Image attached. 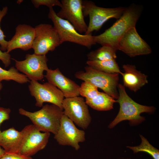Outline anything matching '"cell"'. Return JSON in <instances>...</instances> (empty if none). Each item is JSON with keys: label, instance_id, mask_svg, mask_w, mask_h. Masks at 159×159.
I'll return each mask as SVG.
<instances>
[{"label": "cell", "instance_id": "cell-20", "mask_svg": "<svg viewBox=\"0 0 159 159\" xmlns=\"http://www.w3.org/2000/svg\"><path fill=\"white\" fill-rule=\"evenodd\" d=\"M86 63L95 69L106 73L121 75L122 73L115 59L103 61L87 60Z\"/></svg>", "mask_w": 159, "mask_h": 159}, {"label": "cell", "instance_id": "cell-31", "mask_svg": "<svg viewBox=\"0 0 159 159\" xmlns=\"http://www.w3.org/2000/svg\"><path fill=\"white\" fill-rule=\"evenodd\" d=\"M3 87L2 84L1 82H0V92L2 89ZM1 100V97L0 96V100Z\"/></svg>", "mask_w": 159, "mask_h": 159}, {"label": "cell", "instance_id": "cell-27", "mask_svg": "<svg viewBox=\"0 0 159 159\" xmlns=\"http://www.w3.org/2000/svg\"><path fill=\"white\" fill-rule=\"evenodd\" d=\"M0 159H33L31 157L26 156L19 153H6Z\"/></svg>", "mask_w": 159, "mask_h": 159}, {"label": "cell", "instance_id": "cell-16", "mask_svg": "<svg viewBox=\"0 0 159 159\" xmlns=\"http://www.w3.org/2000/svg\"><path fill=\"white\" fill-rule=\"evenodd\" d=\"M35 36L34 28L26 24L18 25L15 34L8 41L6 52L9 53L16 49L26 51L32 48Z\"/></svg>", "mask_w": 159, "mask_h": 159}, {"label": "cell", "instance_id": "cell-26", "mask_svg": "<svg viewBox=\"0 0 159 159\" xmlns=\"http://www.w3.org/2000/svg\"><path fill=\"white\" fill-rule=\"evenodd\" d=\"M31 2L36 8H38L41 5L46 6L49 8H53L54 6H58L61 7V2L58 0H32Z\"/></svg>", "mask_w": 159, "mask_h": 159}, {"label": "cell", "instance_id": "cell-17", "mask_svg": "<svg viewBox=\"0 0 159 159\" xmlns=\"http://www.w3.org/2000/svg\"><path fill=\"white\" fill-rule=\"evenodd\" d=\"M124 70L121 74L123 85L131 91L135 92L148 84V76L136 69L134 65L126 64L122 67Z\"/></svg>", "mask_w": 159, "mask_h": 159}, {"label": "cell", "instance_id": "cell-3", "mask_svg": "<svg viewBox=\"0 0 159 159\" xmlns=\"http://www.w3.org/2000/svg\"><path fill=\"white\" fill-rule=\"evenodd\" d=\"M19 113L29 118L33 125L39 130L52 132L54 135L59 129L63 110L54 104H46L41 109L31 112L22 108L19 110Z\"/></svg>", "mask_w": 159, "mask_h": 159}, {"label": "cell", "instance_id": "cell-5", "mask_svg": "<svg viewBox=\"0 0 159 159\" xmlns=\"http://www.w3.org/2000/svg\"><path fill=\"white\" fill-rule=\"evenodd\" d=\"M126 8H105L98 6L93 2L82 1V10L84 17L89 16L90 21L85 35L91 34L94 31L99 30L104 23L110 19H119Z\"/></svg>", "mask_w": 159, "mask_h": 159}, {"label": "cell", "instance_id": "cell-32", "mask_svg": "<svg viewBox=\"0 0 159 159\" xmlns=\"http://www.w3.org/2000/svg\"><path fill=\"white\" fill-rule=\"evenodd\" d=\"M22 1H22V0H21V1L19 0V1H17V3L18 4H20L21 2H22Z\"/></svg>", "mask_w": 159, "mask_h": 159}, {"label": "cell", "instance_id": "cell-6", "mask_svg": "<svg viewBox=\"0 0 159 159\" xmlns=\"http://www.w3.org/2000/svg\"><path fill=\"white\" fill-rule=\"evenodd\" d=\"M48 17L52 21L57 32L61 44L69 42L90 49L92 45L96 44L92 34L83 35L78 33L68 21L58 17L53 8H49Z\"/></svg>", "mask_w": 159, "mask_h": 159}, {"label": "cell", "instance_id": "cell-24", "mask_svg": "<svg viewBox=\"0 0 159 159\" xmlns=\"http://www.w3.org/2000/svg\"><path fill=\"white\" fill-rule=\"evenodd\" d=\"M99 92L97 87L87 82L84 81L80 86V95L85 97L86 99H93L97 96Z\"/></svg>", "mask_w": 159, "mask_h": 159}, {"label": "cell", "instance_id": "cell-7", "mask_svg": "<svg viewBox=\"0 0 159 159\" xmlns=\"http://www.w3.org/2000/svg\"><path fill=\"white\" fill-rule=\"evenodd\" d=\"M34 28L35 36L32 48L34 54L46 55L61 44L57 32L52 25L41 24Z\"/></svg>", "mask_w": 159, "mask_h": 159}, {"label": "cell", "instance_id": "cell-1", "mask_svg": "<svg viewBox=\"0 0 159 159\" xmlns=\"http://www.w3.org/2000/svg\"><path fill=\"white\" fill-rule=\"evenodd\" d=\"M142 11L140 6L132 5L126 9L121 17L102 33L93 36L96 44L111 47L117 50L118 43L125 33L135 26Z\"/></svg>", "mask_w": 159, "mask_h": 159}, {"label": "cell", "instance_id": "cell-18", "mask_svg": "<svg viewBox=\"0 0 159 159\" xmlns=\"http://www.w3.org/2000/svg\"><path fill=\"white\" fill-rule=\"evenodd\" d=\"M23 138L21 130L19 131L14 127L0 133V146L6 153H19Z\"/></svg>", "mask_w": 159, "mask_h": 159}, {"label": "cell", "instance_id": "cell-12", "mask_svg": "<svg viewBox=\"0 0 159 159\" xmlns=\"http://www.w3.org/2000/svg\"><path fill=\"white\" fill-rule=\"evenodd\" d=\"M117 50L123 52L131 57L149 54L152 52L150 47L140 36L135 26L129 29L120 39Z\"/></svg>", "mask_w": 159, "mask_h": 159}, {"label": "cell", "instance_id": "cell-10", "mask_svg": "<svg viewBox=\"0 0 159 159\" xmlns=\"http://www.w3.org/2000/svg\"><path fill=\"white\" fill-rule=\"evenodd\" d=\"M29 88L31 95L36 100L35 105L41 107L44 102H48L62 109L64 96L61 91L49 82L42 84L37 81H31Z\"/></svg>", "mask_w": 159, "mask_h": 159}, {"label": "cell", "instance_id": "cell-28", "mask_svg": "<svg viewBox=\"0 0 159 159\" xmlns=\"http://www.w3.org/2000/svg\"><path fill=\"white\" fill-rule=\"evenodd\" d=\"M11 111L9 108L0 107V125L4 121L9 118ZM1 132L0 130V133Z\"/></svg>", "mask_w": 159, "mask_h": 159}, {"label": "cell", "instance_id": "cell-25", "mask_svg": "<svg viewBox=\"0 0 159 159\" xmlns=\"http://www.w3.org/2000/svg\"><path fill=\"white\" fill-rule=\"evenodd\" d=\"M8 8L7 6L4 7L1 10H0V49L2 51H6L8 41L6 40L5 38L6 36L4 35L3 32L0 27V23L2 18L7 13Z\"/></svg>", "mask_w": 159, "mask_h": 159}, {"label": "cell", "instance_id": "cell-29", "mask_svg": "<svg viewBox=\"0 0 159 159\" xmlns=\"http://www.w3.org/2000/svg\"><path fill=\"white\" fill-rule=\"evenodd\" d=\"M11 55L6 51L3 52L0 48V60L4 64L5 67L6 68L10 65L11 62Z\"/></svg>", "mask_w": 159, "mask_h": 159}, {"label": "cell", "instance_id": "cell-15", "mask_svg": "<svg viewBox=\"0 0 159 159\" xmlns=\"http://www.w3.org/2000/svg\"><path fill=\"white\" fill-rule=\"evenodd\" d=\"M44 77L48 82L60 90L65 98L79 96L80 95V86L65 76L59 68L54 70L49 69Z\"/></svg>", "mask_w": 159, "mask_h": 159}, {"label": "cell", "instance_id": "cell-11", "mask_svg": "<svg viewBox=\"0 0 159 159\" xmlns=\"http://www.w3.org/2000/svg\"><path fill=\"white\" fill-rule=\"evenodd\" d=\"M54 138L59 144L71 146L77 150L80 148L79 143L85 140V132L78 129L74 122L64 114Z\"/></svg>", "mask_w": 159, "mask_h": 159}, {"label": "cell", "instance_id": "cell-21", "mask_svg": "<svg viewBox=\"0 0 159 159\" xmlns=\"http://www.w3.org/2000/svg\"><path fill=\"white\" fill-rule=\"evenodd\" d=\"M116 51L111 47L102 46L97 49L88 54L87 55L88 60L103 61L116 59Z\"/></svg>", "mask_w": 159, "mask_h": 159}, {"label": "cell", "instance_id": "cell-23", "mask_svg": "<svg viewBox=\"0 0 159 159\" xmlns=\"http://www.w3.org/2000/svg\"><path fill=\"white\" fill-rule=\"evenodd\" d=\"M140 136L142 141L140 145L136 146L127 147L132 150L134 153L139 152H145L151 155L153 159H159V150L151 145L142 135Z\"/></svg>", "mask_w": 159, "mask_h": 159}, {"label": "cell", "instance_id": "cell-8", "mask_svg": "<svg viewBox=\"0 0 159 159\" xmlns=\"http://www.w3.org/2000/svg\"><path fill=\"white\" fill-rule=\"evenodd\" d=\"M87 105L84 98L79 96L65 98L62 103L64 114L83 130L91 121Z\"/></svg>", "mask_w": 159, "mask_h": 159}, {"label": "cell", "instance_id": "cell-2", "mask_svg": "<svg viewBox=\"0 0 159 159\" xmlns=\"http://www.w3.org/2000/svg\"><path fill=\"white\" fill-rule=\"evenodd\" d=\"M118 90L119 96L116 101L120 105V110L117 116L109 125V128H113L124 120H128L132 124L140 123L145 120L144 117L140 116L141 113H150L155 110L153 106L141 105L135 102L127 94L122 84H119Z\"/></svg>", "mask_w": 159, "mask_h": 159}, {"label": "cell", "instance_id": "cell-30", "mask_svg": "<svg viewBox=\"0 0 159 159\" xmlns=\"http://www.w3.org/2000/svg\"><path fill=\"white\" fill-rule=\"evenodd\" d=\"M6 153L5 150L0 146V158L3 156Z\"/></svg>", "mask_w": 159, "mask_h": 159}, {"label": "cell", "instance_id": "cell-13", "mask_svg": "<svg viewBox=\"0 0 159 159\" xmlns=\"http://www.w3.org/2000/svg\"><path fill=\"white\" fill-rule=\"evenodd\" d=\"M13 59L16 69L24 73L31 81L42 80L44 77V71L49 69L47 64L48 59L46 55L27 54L24 60Z\"/></svg>", "mask_w": 159, "mask_h": 159}, {"label": "cell", "instance_id": "cell-19", "mask_svg": "<svg viewBox=\"0 0 159 159\" xmlns=\"http://www.w3.org/2000/svg\"><path fill=\"white\" fill-rule=\"evenodd\" d=\"M87 104L92 109L98 111H107L113 108L116 100L104 92H100L97 96L91 99H85Z\"/></svg>", "mask_w": 159, "mask_h": 159}, {"label": "cell", "instance_id": "cell-14", "mask_svg": "<svg viewBox=\"0 0 159 159\" xmlns=\"http://www.w3.org/2000/svg\"><path fill=\"white\" fill-rule=\"evenodd\" d=\"M61 3V9L57 13V16L68 21L79 33H85L88 26L83 14L82 0H62Z\"/></svg>", "mask_w": 159, "mask_h": 159}, {"label": "cell", "instance_id": "cell-9", "mask_svg": "<svg viewBox=\"0 0 159 159\" xmlns=\"http://www.w3.org/2000/svg\"><path fill=\"white\" fill-rule=\"evenodd\" d=\"M22 130L23 138L19 153L31 157L45 147L50 132H42L33 125H28Z\"/></svg>", "mask_w": 159, "mask_h": 159}, {"label": "cell", "instance_id": "cell-4", "mask_svg": "<svg viewBox=\"0 0 159 159\" xmlns=\"http://www.w3.org/2000/svg\"><path fill=\"white\" fill-rule=\"evenodd\" d=\"M85 71L76 72L74 75L75 77L92 83L115 99H117L119 74L106 73L88 66L85 67Z\"/></svg>", "mask_w": 159, "mask_h": 159}, {"label": "cell", "instance_id": "cell-22", "mask_svg": "<svg viewBox=\"0 0 159 159\" xmlns=\"http://www.w3.org/2000/svg\"><path fill=\"white\" fill-rule=\"evenodd\" d=\"M4 80H12L21 84L30 82L25 74L19 73L18 70L14 67H11L8 70L4 69L0 67V82Z\"/></svg>", "mask_w": 159, "mask_h": 159}]
</instances>
